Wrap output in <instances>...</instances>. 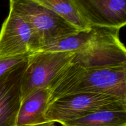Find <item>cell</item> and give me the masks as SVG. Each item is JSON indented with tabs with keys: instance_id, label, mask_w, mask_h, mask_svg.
Here are the masks:
<instances>
[{
	"instance_id": "obj_13",
	"label": "cell",
	"mask_w": 126,
	"mask_h": 126,
	"mask_svg": "<svg viewBox=\"0 0 126 126\" xmlns=\"http://www.w3.org/2000/svg\"><path fill=\"white\" fill-rule=\"evenodd\" d=\"M28 55L4 59L0 58V80L25 62Z\"/></svg>"
},
{
	"instance_id": "obj_8",
	"label": "cell",
	"mask_w": 126,
	"mask_h": 126,
	"mask_svg": "<svg viewBox=\"0 0 126 126\" xmlns=\"http://www.w3.org/2000/svg\"><path fill=\"white\" fill-rule=\"evenodd\" d=\"M27 62L0 80V126H16L22 102V78Z\"/></svg>"
},
{
	"instance_id": "obj_7",
	"label": "cell",
	"mask_w": 126,
	"mask_h": 126,
	"mask_svg": "<svg viewBox=\"0 0 126 126\" xmlns=\"http://www.w3.org/2000/svg\"><path fill=\"white\" fill-rule=\"evenodd\" d=\"M89 24L121 29L126 24V0H74Z\"/></svg>"
},
{
	"instance_id": "obj_9",
	"label": "cell",
	"mask_w": 126,
	"mask_h": 126,
	"mask_svg": "<svg viewBox=\"0 0 126 126\" xmlns=\"http://www.w3.org/2000/svg\"><path fill=\"white\" fill-rule=\"evenodd\" d=\"M49 97L46 88L36 91L22 100L16 126H54L55 124L45 117Z\"/></svg>"
},
{
	"instance_id": "obj_2",
	"label": "cell",
	"mask_w": 126,
	"mask_h": 126,
	"mask_svg": "<svg viewBox=\"0 0 126 126\" xmlns=\"http://www.w3.org/2000/svg\"><path fill=\"white\" fill-rule=\"evenodd\" d=\"M84 47L75 52L71 63L86 70L126 66V49L119 28L96 27Z\"/></svg>"
},
{
	"instance_id": "obj_6",
	"label": "cell",
	"mask_w": 126,
	"mask_h": 126,
	"mask_svg": "<svg viewBox=\"0 0 126 126\" xmlns=\"http://www.w3.org/2000/svg\"><path fill=\"white\" fill-rule=\"evenodd\" d=\"M41 46L39 38L28 22L10 9L0 32V58L29 55Z\"/></svg>"
},
{
	"instance_id": "obj_11",
	"label": "cell",
	"mask_w": 126,
	"mask_h": 126,
	"mask_svg": "<svg viewBox=\"0 0 126 126\" xmlns=\"http://www.w3.org/2000/svg\"><path fill=\"white\" fill-rule=\"evenodd\" d=\"M62 126H126V111L102 110L66 122Z\"/></svg>"
},
{
	"instance_id": "obj_1",
	"label": "cell",
	"mask_w": 126,
	"mask_h": 126,
	"mask_svg": "<svg viewBox=\"0 0 126 126\" xmlns=\"http://www.w3.org/2000/svg\"><path fill=\"white\" fill-rule=\"evenodd\" d=\"M47 89L48 105L55 100L76 93H94L126 101V66L86 70L70 63Z\"/></svg>"
},
{
	"instance_id": "obj_12",
	"label": "cell",
	"mask_w": 126,
	"mask_h": 126,
	"mask_svg": "<svg viewBox=\"0 0 126 126\" xmlns=\"http://www.w3.org/2000/svg\"><path fill=\"white\" fill-rule=\"evenodd\" d=\"M93 28L84 31H78L73 34L65 36L41 47L37 51L50 52H76L82 49L91 39Z\"/></svg>"
},
{
	"instance_id": "obj_5",
	"label": "cell",
	"mask_w": 126,
	"mask_h": 126,
	"mask_svg": "<svg viewBox=\"0 0 126 126\" xmlns=\"http://www.w3.org/2000/svg\"><path fill=\"white\" fill-rule=\"evenodd\" d=\"M75 54L44 51L30 54L22 78V100L36 91L46 89L56 75L71 63Z\"/></svg>"
},
{
	"instance_id": "obj_10",
	"label": "cell",
	"mask_w": 126,
	"mask_h": 126,
	"mask_svg": "<svg viewBox=\"0 0 126 126\" xmlns=\"http://www.w3.org/2000/svg\"><path fill=\"white\" fill-rule=\"evenodd\" d=\"M57 14L79 31L87 30L91 26L84 19L74 0H31Z\"/></svg>"
},
{
	"instance_id": "obj_3",
	"label": "cell",
	"mask_w": 126,
	"mask_h": 126,
	"mask_svg": "<svg viewBox=\"0 0 126 126\" xmlns=\"http://www.w3.org/2000/svg\"><path fill=\"white\" fill-rule=\"evenodd\" d=\"M102 110L126 111V101L99 94H73L50 103L47 107L45 117L54 124H62Z\"/></svg>"
},
{
	"instance_id": "obj_4",
	"label": "cell",
	"mask_w": 126,
	"mask_h": 126,
	"mask_svg": "<svg viewBox=\"0 0 126 126\" xmlns=\"http://www.w3.org/2000/svg\"><path fill=\"white\" fill-rule=\"evenodd\" d=\"M9 1L10 9L28 22L41 46L79 31L54 12L31 0Z\"/></svg>"
},
{
	"instance_id": "obj_14",
	"label": "cell",
	"mask_w": 126,
	"mask_h": 126,
	"mask_svg": "<svg viewBox=\"0 0 126 126\" xmlns=\"http://www.w3.org/2000/svg\"><path fill=\"white\" fill-rule=\"evenodd\" d=\"M54 126H55V125H54Z\"/></svg>"
}]
</instances>
